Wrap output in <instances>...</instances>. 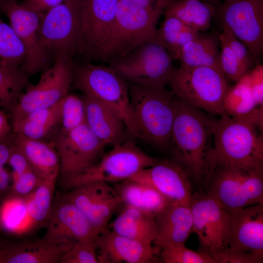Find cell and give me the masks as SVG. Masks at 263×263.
Listing matches in <instances>:
<instances>
[{"label":"cell","mask_w":263,"mask_h":263,"mask_svg":"<svg viewBox=\"0 0 263 263\" xmlns=\"http://www.w3.org/2000/svg\"><path fill=\"white\" fill-rule=\"evenodd\" d=\"M11 179V175L5 167H0V197L9 191Z\"/></svg>","instance_id":"obj_49"},{"label":"cell","mask_w":263,"mask_h":263,"mask_svg":"<svg viewBox=\"0 0 263 263\" xmlns=\"http://www.w3.org/2000/svg\"><path fill=\"white\" fill-rule=\"evenodd\" d=\"M28 76L20 68L0 67V108L11 113L16 106Z\"/></svg>","instance_id":"obj_33"},{"label":"cell","mask_w":263,"mask_h":263,"mask_svg":"<svg viewBox=\"0 0 263 263\" xmlns=\"http://www.w3.org/2000/svg\"><path fill=\"white\" fill-rule=\"evenodd\" d=\"M13 142L22 151L32 169L43 180L56 182L59 160L54 141L28 138L14 133Z\"/></svg>","instance_id":"obj_24"},{"label":"cell","mask_w":263,"mask_h":263,"mask_svg":"<svg viewBox=\"0 0 263 263\" xmlns=\"http://www.w3.org/2000/svg\"><path fill=\"white\" fill-rule=\"evenodd\" d=\"M1 228L15 235H22L34 227L29 215L25 197L11 195L0 207Z\"/></svg>","instance_id":"obj_31"},{"label":"cell","mask_w":263,"mask_h":263,"mask_svg":"<svg viewBox=\"0 0 263 263\" xmlns=\"http://www.w3.org/2000/svg\"><path fill=\"white\" fill-rule=\"evenodd\" d=\"M229 214L224 248L263 253V204L250 206Z\"/></svg>","instance_id":"obj_20"},{"label":"cell","mask_w":263,"mask_h":263,"mask_svg":"<svg viewBox=\"0 0 263 263\" xmlns=\"http://www.w3.org/2000/svg\"><path fill=\"white\" fill-rule=\"evenodd\" d=\"M42 44L55 59L73 60L78 53L79 24L75 0H65L40 18Z\"/></svg>","instance_id":"obj_10"},{"label":"cell","mask_w":263,"mask_h":263,"mask_svg":"<svg viewBox=\"0 0 263 263\" xmlns=\"http://www.w3.org/2000/svg\"><path fill=\"white\" fill-rule=\"evenodd\" d=\"M65 0H23L21 3L40 16L49 9L63 2Z\"/></svg>","instance_id":"obj_45"},{"label":"cell","mask_w":263,"mask_h":263,"mask_svg":"<svg viewBox=\"0 0 263 263\" xmlns=\"http://www.w3.org/2000/svg\"><path fill=\"white\" fill-rule=\"evenodd\" d=\"M167 4V5L171 1L173 0H163Z\"/></svg>","instance_id":"obj_51"},{"label":"cell","mask_w":263,"mask_h":263,"mask_svg":"<svg viewBox=\"0 0 263 263\" xmlns=\"http://www.w3.org/2000/svg\"><path fill=\"white\" fill-rule=\"evenodd\" d=\"M237 82L229 88L223 102L225 113L233 117L244 116L259 107L251 92L248 74Z\"/></svg>","instance_id":"obj_34"},{"label":"cell","mask_w":263,"mask_h":263,"mask_svg":"<svg viewBox=\"0 0 263 263\" xmlns=\"http://www.w3.org/2000/svg\"><path fill=\"white\" fill-rule=\"evenodd\" d=\"M142 8L163 13L167 4L163 0H119Z\"/></svg>","instance_id":"obj_47"},{"label":"cell","mask_w":263,"mask_h":263,"mask_svg":"<svg viewBox=\"0 0 263 263\" xmlns=\"http://www.w3.org/2000/svg\"><path fill=\"white\" fill-rule=\"evenodd\" d=\"M161 256L165 263H216L207 252L195 251L185 244L164 245L161 246Z\"/></svg>","instance_id":"obj_38"},{"label":"cell","mask_w":263,"mask_h":263,"mask_svg":"<svg viewBox=\"0 0 263 263\" xmlns=\"http://www.w3.org/2000/svg\"><path fill=\"white\" fill-rule=\"evenodd\" d=\"M11 176L12 184L10 194L22 197L32 193L43 180L32 169L19 174H11Z\"/></svg>","instance_id":"obj_42"},{"label":"cell","mask_w":263,"mask_h":263,"mask_svg":"<svg viewBox=\"0 0 263 263\" xmlns=\"http://www.w3.org/2000/svg\"><path fill=\"white\" fill-rule=\"evenodd\" d=\"M160 246L185 244L193 231L190 206L170 202L154 217Z\"/></svg>","instance_id":"obj_23"},{"label":"cell","mask_w":263,"mask_h":263,"mask_svg":"<svg viewBox=\"0 0 263 263\" xmlns=\"http://www.w3.org/2000/svg\"><path fill=\"white\" fill-rule=\"evenodd\" d=\"M7 164L12 169L11 174H19L32 169L25 155L13 141Z\"/></svg>","instance_id":"obj_44"},{"label":"cell","mask_w":263,"mask_h":263,"mask_svg":"<svg viewBox=\"0 0 263 263\" xmlns=\"http://www.w3.org/2000/svg\"><path fill=\"white\" fill-rule=\"evenodd\" d=\"M200 33L175 18L166 17L157 29L153 40L165 47L171 56Z\"/></svg>","instance_id":"obj_32"},{"label":"cell","mask_w":263,"mask_h":263,"mask_svg":"<svg viewBox=\"0 0 263 263\" xmlns=\"http://www.w3.org/2000/svg\"><path fill=\"white\" fill-rule=\"evenodd\" d=\"M61 100L51 107L34 110L11 121L13 132L28 138L43 140H46L52 133H55L56 130L59 132Z\"/></svg>","instance_id":"obj_26"},{"label":"cell","mask_w":263,"mask_h":263,"mask_svg":"<svg viewBox=\"0 0 263 263\" xmlns=\"http://www.w3.org/2000/svg\"><path fill=\"white\" fill-rule=\"evenodd\" d=\"M262 132L244 117L225 113L214 118L213 144L206 158V172L217 167L263 169Z\"/></svg>","instance_id":"obj_1"},{"label":"cell","mask_w":263,"mask_h":263,"mask_svg":"<svg viewBox=\"0 0 263 263\" xmlns=\"http://www.w3.org/2000/svg\"><path fill=\"white\" fill-rule=\"evenodd\" d=\"M101 263H147L154 257L151 244L120 235L107 227L95 240Z\"/></svg>","instance_id":"obj_21"},{"label":"cell","mask_w":263,"mask_h":263,"mask_svg":"<svg viewBox=\"0 0 263 263\" xmlns=\"http://www.w3.org/2000/svg\"><path fill=\"white\" fill-rule=\"evenodd\" d=\"M109 227L120 235L148 244L152 245L158 238L154 217L127 205Z\"/></svg>","instance_id":"obj_28"},{"label":"cell","mask_w":263,"mask_h":263,"mask_svg":"<svg viewBox=\"0 0 263 263\" xmlns=\"http://www.w3.org/2000/svg\"><path fill=\"white\" fill-rule=\"evenodd\" d=\"M169 52L154 40L139 46L110 67L127 83L166 86L174 69Z\"/></svg>","instance_id":"obj_9"},{"label":"cell","mask_w":263,"mask_h":263,"mask_svg":"<svg viewBox=\"0 0 263 263\" xmlns=\"http://www.w3.org/2000/svg\"><path fill=\"white\" fill-rule=\"evenodd\" d=\"M189 175L183 166L171 159L159 160L130 179L153 188L172 202L190 206L192 194Z\"/></svg>","instance_id":"obj_19"},{"label":"cell","mask_w":263,"mask_h":263,"mask_svg":"<svg viewBox=\"0 0 263 263\" xmlns=\"http://www.w3.org/2000/svg\"><path fill=\"white\" fill-rule=\"evenodd\" d=\"M12 134V125L9 122L7 113L0 110V141L10 139Z\"/></svg>","instance_id":"obj_48"},{"label":"cell","mask_w":263,"mask_h":263,"mask_svg":"<svg viewBox=\"0 0 263 263\" xmlns=\"http://www.w3.org/2000/svg\"><path fill=\"white\" fill-rule=\"evenodd\" d=\"M84 95L115 111L123 119L128 134L131 128V105L128 83L110 66L87 63L75 67L73 81Z\"/></svg>","instance_id":"obj_8"},{"label":"cell","mask_w":263,"mask_h":263,"mask_svg":"<svg viewBox=\"0 0 263 263\" xmlns=\"http://www.w3.org/2000/svg\"><path fill=\"white\" fill-rule=\"evenodd\" d=\"M1 229H2V228H1V224H0V230H1Z\"/></svg>","instance_id":"obj_52"},{"label":"cell","mask_w":263,"mask_h":263,"mask_svg":"<svg viewBox=\"0 0 263 263\" xmlns=\"http://www.w3.org/2000/svg\"><path fill=\"white\" fill-rule=\"evenodd\" d=\"M219 37L201 32L171 56L180 65L189 67H210L221 70Z\"/></svg>","instance_id":"obj_27"},{"label":"cell","mask_w":263,"mask_h":263,"mask_svg":"<svg viewBox=\"0 0 263 263\" xmlns=\"http://www.w3.org/2000/svg\"><path fill=\"white\" fill-rule=\"evenodd\" d=\"M78 15V54L98 60L113 25L119 0H75Z\"/></svg>","instance_id":"obj_14"},{"label":"cell","mask_w":263,"mask_h":263,"mask_svg":"<svg viewBox=\"0 0 263 263\" xmlns=\"http://www.w3.org/2000/svg\"><path fill=\"white\" fill-rule=\"evenodd\" d=\"M168 84L171 91L188 104L212 114H225L223 102L230 87L220 70L180 65L174 68Z\"/></svg>","instance_id":"obj_5"},{"label":"cell","mask_w":263,"mask_h":263,"mask_svg":"<svg viewBox=\"0 0 263 263\" xmlns=\"http://www.w3.org/2000/svg\"><path fill=\"white\" fill-rule=\"evenodd\" d=\"M207 173L211 176L207 193L228 213L263 204V169L246 170L217 167Z\"/></svg>","instance_id":"obj_6"},{"label":"cell","mask_w":263,"mask_h":263,"mask_svg":"<svg viewBox=\"0 0 263 263\" xmlns=\"http://www.w3.org/2000/svg\"><path fill=\"white\" fill-rule=\"evenodd\" d=\"M113 147L85 171L65 181L66 187L71 189L94 182L116 184L130 179L139 170L159 161L131 141L124 142Z\"/></svg>","instance_id":"obj_7"},{"label":"cell","mask_w":263,"mask_h":263,"mask_svg":"<svg viewBox=\"0 0 263 263\" xmlns=\"http://www.w3.org/2000/svg\"><path fill=\"white\" fill-rule=\"evenodd\" d=\"M190 207L199 250L207 252L224 248L229 223L228 211L215 198L202 192L192 194Z\"/></svg>","instance_id":"obj_16"},{"label":"cell","mask_w":263,"mask_h":263,"mask_svg":"<svg viewBox=\"0 0 263 263\" xmlns=\"http://www.w3.org/2000/svg\"><path fill=\"white\" fill-rule=\"evenodd\" d=\"M218 14L223 28L247 47L257 63L263 50V0H223Z\"/></svg>","instance_id":"obj_12"},{"label":"cell","mask_w":263,"mask_h":263,"mask_svg":"<svg viewBox=\"0 0 263 263\" xmlns=\"http://www.w3.org/2000/svg\"><path fill=\"white\" fill-rule=\"evenodd\" d=\"M100 233L78 208L63 199L51 212L44 238L70 249L78 242L95 240Z\"/></svg>","instance_id":"obj_18"},{"label":"cell","mask_w":263,"mask_h":263,"mask_svg":"<svg viewBox=\"0 0 263 263\" xmlns=\"http://www.w3.org/2000/svg\"><path fill=\"white\" fill-rule=\"evenodd\" d=\"M131 137L160 150H169L177 96L166 86L128 83Z\"/></svg>","instance_id":"obj_2"},{"label":"cell","mask_w":263,"mask_h":263,"mask_svg":"<svg viewBox=\"0 0 263 263\" xmlns=\"http://www.w3.org/2000/svg\"><path fill=\"white\" fill-rule=\"evenodd\" d=\"M69 249L44 238L33 241L0 244V263H56Z\"/></svg>","instance_id":"obj_25"},{"label":"cell","mask_w":263,"mask_h":263,"mask_svg":"<svg viewBox=\"0 0 263 263\" xmlns=\"http://www.w3.org/2000/svg\"><path fill=\"white\" fill-rule=\"evenodd\" d=\"M25 56L24 47L11 26L0 18V67L20 68Z\"/></svg>","instance_id":"obj_35"},{"label":"cell","mask_w":263,"mask_h":263,"mask_svg":"<svg viewBox=\"0 0 263 263\" xmlns=\"http://www.w3.org/2000/svg\"><path fill=\"white\" fill-rule=\"evenodd\" d=\"M216 263H261L263 253L230 250L226 248L207 252Z\"/></svg>","instance_id":"obj_41"},{"label":"cell","mask_w":263,"mask_h":263,"mask_svg":"<svg viewBox=\"0 0 263 263\" xmlns=\"http://www.w3.org/2000/svg\"><path fill=\"white\" fill-rule=\"evenodd\" d=\"M200 0L207 2L212 4L217 3L221 1H223V0Z\"/></svg>","instance_id":"obj_50"},{"label":"cell","mask_w":263,"mask_h":263,"mask_svg":"<svg viewBox=\"0 0 263 263\" xmlns=\"http://www.w3.org/2000/svg\"><path fill=\"white\" fill-rule=\"evenodd\" d=\"M166 17L175 18L201 32L208 30L214 16L212 4L200 0H173L165 8Z\"/></svg>","instance_id":"obj_30"},{"label":"cell","mask_w":263,"mask_h":263,"mask_svg":"<svg viewBox=\"0 0 263 263\" xmlns=\"http://www.w3.org/2000/svg\"><path fill=\"white\" fill-rule=\"evenodd\" d=\"M0 11L9 19L10 25L22 43L25 56L20 69L28 77L49 68L51 54L41 41L40 16L16 0H0Z\"/></svg>","instance_id":"obj_13"},{"label":"cell","mask_w":263,"mask_h":263,"mask_svg":"<svg viewBox=\"0 0 263 263\" xmlns=\"http://www.w3.org/2000/svg\"><path fill=\"white\" fill-rule=\"evenodd\" d=\"M162 14L119 0L113 25L98 60L110 64L154 40L157 23Z\"/></svg>","instance_id":"obj_4"},{"label":"cell","mask_w":263,"mask_h":263,"mask_svg":"<svg viewBox=\"0 0 263 263\" xmlns=\"http://www.w3.org/2000/svg\"><path fill=\"white\" fill-rule=\"evenodd\" d=\"M55 182L42 180L32 193L25 197L34 226L45 221L50 216Z\"/></svg>","instance_id":"obj_36"},{"label":"cell","mask_w":263,"mask_h":263,"mask_svg":"<svg viewBox=\"0 0 263 263\" xmlns=\"http://www.w3.org/2000/svg\"><path fill=\"white\" fill-rule=\"evenodd\" d=\"M249 81L251 92L257 106L263 105V77L261 71H255L249 75Z\"/></svg>","instance_id":"obj_46"},{"label":"cell","mask_w":263,"mask_h":263,"mask_svg":"<svg viewBox=\"0 0 263 263\" xmlns=\"http://www.w3.org/2000/svg\"><path fill=\"white\" fill-rule=\"evenodd\" d=\"M70 189L64 199L78 208L101 232L122 203L114 188L107 183L90 182Z\"/></svg>","instance_id":"obj_17"},{"label":"cell","mask_w":263,"mask_h":263,"mask_svg":"<svg viewBox=\"0 0 263 263\" xmlns=\"http://www.w3.org/2000/svg\"><path fill=\"white\" fill-rule=\"evenodd\" d=\"M73 60L57 59L51 67L42 72L38 82L21 94L10 113L11 122L34 110L51 107L69 94L73 81Z\"/></svg>","instance_id":"obj_11"},{"label":"cell","mask_w":263,"mask_h":263,"mask_svg":"<svg viewBox=\"0 0 263 263\" xmlns=\"http://www.w3.org/2000/svg\"><path fill=\"white\" fill-rule=\"evenodd\" d=\"M85 123V109L82 97L67 94L61 100V126L59 132H68Z\"/></svg>","instance_id":"obj_37"},{"label":"cell","mask_w":263,"mask_h":263,"mask_svg":"<svg viewBox=\"0 0 263 263\" xmlns=\"http://www.w3.org/2000/svg\"><path fill=\"white\" fill-rule=\"evenodd\" d=\"M219 38L221 49L219 57L221 70L225 78L237 82L248 72L243 66L222 32Z\"/></svg>","instance_id":"obj_39"},{"label":"cell","mask_w":263,"mask_h":263,"mask_svg":"<svg viewBox=\"0 0 263 263\" xmlns=\"http://www.w3.org/2000/svg\"><path fill=\"white\" fill-rule=\"evenodd\" d=\"M222 33L243 66L249 72L254 61L247 47L227 29L223 28Z\"/></svg>","instance_id":"obj_43"},{"label":"cell","mask_w":263,"mask_h":263,"mask_svg":"<svg viewBox=\"0 0 263 263\" xmlns=\"http://www.w3.org/2000/svg\"><path fill=\"white\" fill-rule=\"evenodd\" d=\"M95 240L77 242L63 254L59 263H100Z\"/></svg>","instance_id":"obj_40"},{"label":"cell","mask_w":263,"mask_h":263,"mask_svg":"<svg viewBox=\"0 0 263 263\" xmlns=\"http://www.w3.org/2000/svg\"><path fill=\"white\" fill-rule=\"evenodd\" d=\"M64 181L82 173L96 162L106 146L91 131L86 123L54 140Z\"/></svg>","instance_id":"obj_15"},{"label":"cell","mask_w":263,"mask_h":263,"mask_svg":"<svg viewBox=\"0 0 263 263\" xmlns=\"http://www.w3.org/2000/svg\"><path fill=\"white\" fill-rule=\"evenodd\" d=\"M82 98L85 123L93 133L106 146L124 142L126 127L122 118L99 101L85 95Z\"/></svg>","instance_id":"obj_22"},{"label":"cell","mask_w":263,"mask_h":263,"mask_svg":"<svg viewBox=\"0 0 263 263\" xmlns=\"http://www.w3.org/2000/svg\"><path fill=\"white\" fill-rule=\"evenodd\" d=\"M214 120L203 111L178 97L169 150L172 159L196 179L206 173V158L212 146Z\"/></svg>","instance_id":"obj_3"},{"label":"cell","mask_w":263,"mask_h":263,"mask_svg":"<svg viewBox=\"0 0 263 263\" xmlns=\"http://www.w3.org/2000/svg\"><path fill=\"white\" fill-rule=\"evenodd\" d=\"M114 188L122 203L153 217L172 202L153 188L130 179L115 184Z\"/></svg>","instance_id":"obj_29"}]
</instances>
